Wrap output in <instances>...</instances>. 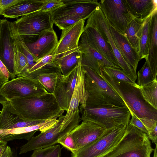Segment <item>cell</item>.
Instances as JSON below:
<instances>
[{"mask_svg": "<svg viewBox=\"0 0 157 157\" xmlns=\"http://www.w3.org/2000/svg\"><path fill=\"white\" fill-rule=\"evenodd\" d=\"M100 73V76L124 101L131 115L133 114L136 117L149 132L157 125V109L144 99L137 83L118 81L107 74L101 67Z\"/></svg>", "mask_w": 157, "mask_h": 157, "instance_id": "1", "label": "cell"}, {"mask_svg": "<svg viewBox=\"0 0 157 157\" xmlns=\"http://www.w3.org/2000/svg\"><path fill=\"white\" fill-rule=\"evenodd\" d=\"M11 112L25 121L58 118L63 111L49 93L8 101Z\"/></svg>", "mask_w": 157, "mask_h": 157, "instance_id": "2", "label": "cell"}, {"mask_svg": "<svg viewBox=\"0 0 157 157\" xmlns=\"http://www.w3.org/2000/svg\"><path fill=\"white\" fill-rule=\"evenodd\" d=\"M82 66L85 72L86 106L110 107L126 106L116 92L100 75L88 67Z\"/></svg>", "mask_w": 157, "mask_h": 157, "instance_id": "3", "label": "cell"}, {"mask_svg": "<svg viewBox=\"0 0 157 157\" xmlns=\"http://www.w3.org/2000/svg\"><path fill=\"white\" fill-rule=\"evenodd\" d=\"M153 149L147 135L128 124L121 140L104 157H150Z\"/></svg>", "mask_w": 157, "mask_h": 157, "instance_id": "4", "label": "cell"}, {"mask_svg": "<svg viewBox=\"0 0 157 157\" xmlns=\"http://www.w3.org/2000/svg\"><path fill=\"white\" fill-rule=\"evenodd\" d=\"M79 107L81 119L96 123L106 129L121 124H128L131 114L126 106L123 107Z\"/></svg>", "mask_w": 157, "mask_h": 157, "instance_id": "5", "label": "cell"}, {"mask_svg": "<svg viewBox=\"0 0 157 157\" xmlns=\"http://www.w3.org/2000/svg\"><path fill=\"white\" fill-rule=\"evenodd\" d=\"M12 25L25 43L32 42L45 31L53 29L51 12L38 10L22 16Z\"/></svg>", "mask_w": 157, "mask_h": 157, "instance_id": "6", "label": "cell"}, {"mask_svg": "<svg viewBox=\"0 0 157 157\" xmlns=\"http://www.w3.org/2000/svg\"><path fill=\"white\" fill-rule=\"evenodd\" d=\"M63 111L58 117V121L52 127L38 135L33 136L28 142L21 146L19 154H25L32 151L54 145L58 141L74 129L79 124L81 117L78 113L72 122L67 127L63 126L62 122L65 115Z\"/></svg>", "mask_w": 157, "mask_h": 157, "instance_id": "7", "label": "cell"}, {"mask_svg": "<svg viewBox=\"0 0 157 157\" xmlns=\"http://www.w3.org/2000/svg\"><path fill=\"white\" fill-rule=\"evenodd\" d=\"M128 125L121 124L109 129L99 138L78 150L71 157H104L120 141Z\"/></svg>", "mask_w": 157, "mask_h": 157, "instance_id": "8", "label": "cell"}, {"mask_svg": "<svg viewBox=\"0 0 157 157\" xmlns=\"http://www.w3.org/2000/svg\"><path fill=\"white\" fill-rule=\"evenodd\" d=\"M86 25L95 28L98 31L104 40L110 46L120 67L135 82L137 78L136 73L130 68L124 60L117 48L110 33L109 24L99 6L88 18Z\"/></svg>", "mask_w": 157, "mask_h": 157, "instance_id": "9", "label": "cell"}, {"mask_svg": "<svg viewBox=\"0 0 157 157\" xmlns=\"http://www.w3.org/2000/svg\"><path fill=\"white\" fill-rule=\"evenodd\" d=\"M48 93L36 81L25 75L17 76L8 81L0 88V95L7 101Z\"/></svg>", "mask_w": 157, "mask_h": 157, "instance_id": "10", "label": "cell"}, {"mask_svg": "<svg viewBox=\"0 0 157 157\" xmlns=\"http://www.w3.org/2000/svg\"><path fill=\"white\" fill-rule=\"evenodd\" d=\"M99 6L109 24L121 34L134 18L127 8L125 0H102Z\"/></svg>", "mask_w": 157, "mask_h": 157, "instance_id": "11", "label": "cell"}, {"mask_svg": "<svg viewBox=\"0 0 157 157\" xmlns=\"http://www.w3.org/2000/svg\"><path fill=\"white\" fill-rule=\"evenodd\" d=\"M64 4L51 12L54 21L67 17L80 20L88 18L99 6L97 0H62Z\"/></svg>", "mask_w": 157, "mask_h": 157, "instance_id": "12", "label": "cell"}, {"mask_svg": "<svg viewBox=\"0 0 157 157\" xmlns=\"http://www.w3.org/2000/svg\"><path fill=\"white\" fill-rule=\"evenodd\" d=\"M16 52L11 22L0 19V59L6 67L11 78L16 76L15 56Z\"/></svg>", "mask_w": 157, "mask_h": 157, "instance_id": "13", "label": "cell"}, {"mask_svg": "<svg viewBox=\"0 0 157 157\" xmlns=\"http://www.w3.org/2000/svg\"><path fill=\"white\" fill-rule=\"evenodd\" d=\"M81 57L79 59L76 83L71 98L69 107L62 122L63 126L67 127L74 120L76 113L79 112V106H86V94L84 78L85 72L81 64Z\"/></svg>", "mask_w": 157, "mask_h": 157, "instance_id": "14", "label": "cell"}, {"mask_svg": "<svg viewBox=\"0 0 157 157\" xmlns=\"http://www.w3.org/2000/svg\"><path fill=\"white\" fill-rule=\"evenodd\" d=\"M77 72V66L67 75H60L53 94L61 109L67 112L75 86Z\"/></svg>", "mask_w": 157, "mask_h": 157, "instance_id": "15", "label": "cell"}, {"mask_svg": "<svg viewBox=\"0 0 157 157\" xmlns=\"http://www.w3.org/2000/svg\"><path fill=\"white\" fill-rule=\"evenodd\" d=\"M62 75L60 67L54 60L29 73H22L17 76H27L42 85L49 93L53 94L57 81Z\"/></svg>", "mask_w": 157, "mask_h": 157, "instance_id": "16", "label": "cell"}, {"mask_svg": "<svg viewBox=\"0 0 157 157\" xmlns=\"http://www.w3.org/2000/svg\"><path fill=\"white\" fill-rule=\"evenodd\" d=\"M56 118L48 119L33 125L10 129H0V141L7 142L16 140H30L39 130L43 132L54 126L58 121Z\"/></svg>", "mask_w": 157, "mask_h": 157, "instance_id": "17", "label": "cell"}, {"mask_svg": "<svg viewBox=\"0 0 157 157\" xmlns=\"http://www.w3.org/2000/svg\"><path fill=\"white\" fill-rule=\"evenodd\" d=\"M78 47L82 54V66L88 67L99 75H100L101 67L110 66L119 69L91 47L83 33L80 36Z\"/></svg>", "mask_w": 157, "mask_h": 157, "instance_id": "18", "label": "cell"}, {"mask_svg": "<svg viewBox=\"0 0 157 157\" xmlns=\"http://www.w3.org/2000/svg\"><path fill=\"white\" fill-rule=\"evenodd\" d=\"M85 22V20H80L69 28L62 30L60 38L52 54L55 59L78 47L80 36L84 31Z\"/></svg>", "mask_w": 157, "mask_h": 157, "instance_id": "19", "label": "cell"}, {"mask_svg": "<svg viewBox=\"0 0 157 157\" xmlns=\"http://www.w3.org/2000/svg\"><path fill=\"white\" fill-rule=\"evenodd\" d=\"M106 129L89 121H82L70 132L75 143L77 150L101 136Z\"/></svg>", "mask_w": 157, "mask_h": 157, "instance_id": "20", "label": "cell"}, {"mask_svg": "<svg viewBox=\"0 0 157 157\" xmlns=\"http://www.w3.org/2000/svg\"><path fill=\"white\" fill-rule=\"evenodd\" d=\"M58 41V37L53 29L45 31L34 41L25 44L38 61L45 56L52 54Z\"/></svg>", "mask_w": 157, "mask_h": 157, "instance_id": "21", "label": "cell"}, {"mask_svg": "<svg viewBox=\"0 0 157 157\" xmlns=\"http://www.w3.org/2000/svg\"><path fill=\"white\" fill-rule=\"evenodd\" d=\"M83 33L88 43L91 47L109 62L122 69L110 46L104 40L96 28L86 25Z\"/></svg>", "mask_w": 157, "mask_h": 157, "instance_id": "22", "label": "cell"}, {"mask_svg": "<svg viewBox=\"0 0 157 157\" xmlns=\"http://www.w3.org/2000/svg\"><path fill=\"white\" fill-rule=\"evenodd\" d=\"M109 25L110 33L117 48L124 60L136 72L138 62L140 60L139 55L124 35Z\"/></svg>", "mask_w": 157, "mask_h": 157, "instance_id": "23", "label": "cell"}, {"mask_svg": "<svg viewBox=\"0 0 157 157\" xmlns=\"http://www.w3.org/2000/svg\"><path fill=\"white\" fill-rule=\"evenodd\" d=\"M148 55L147 60L154 80L157 75V11L151 16L150 21L148 39Z\"/></svg>", "mask_w": 157, "mask_h": 157, "instance_id": "24", "label": "cell"}, {"mask_svg": "<svg viewBox=\"0 0 157 157\" xmlns=\"http://www.w3.org/2000/svg\"><path fill=\"white\" fill-rule=\"evenodd\" d=\"M0 113V129H10L30 126L43 122L46 120L25 121L12 113L8 101L3 104Z\"/></svg>", "mask_w": 157, "mask_h": 157, "instance_id": "25", "label": "cell"}, {"mask_svg": "<svg viewBox=\"0 0 157 157\" xmlns=\"http://www.w3.org/2000/svg\"><path fill=\"white\" fill-rule=\"evenodd\" d=\"M44 0H21L4 11L2 14L4 17L16 18L39 10Z\"/></svg>", "mask_w": 157, "mask_h": 157, "instance_id": "26", "label": "cell"}, {"mask_svg": "<svg viewBox=\"0 0 157 157\" xmlns=\"http://www.w3.org/2000/svg\"><path fill=\"white\" fill-rule=\"evenodd\" d=\"M125 2L132 15L144 20L157 11V2L154 0H125Z\"/></svg>", "mask_w": 157, "mask_h": 157, "instance_id": "27", "label": "cell"}, {"mask_svg": "<svg viewBox=\"0 0 157 157\" xmlns=\"http://www.w3.org/2000/svg\"><path fill=\"white\" fill-rule=\"evenodd\" d=\"M81 56V53L78 47L66 52L54 60L59 65L62 75H66L77 66Z\"/></svg>", "mask_w": 157, "mask_h": 157, "instance_id": "28", "label": "cell"}, {"mask_svg": "<svg viewBox=\"0 0 157 157\" xmlns=\"http://www.w3.org/2000/svg\"><path fill=\"white\" fill-rule=\"evenodd\" d=\"M144 21L134 17L128 24L123 34L139 54L140 40Z\"/></svg>", "mask_w": 157, "mask_h": 157, "instance_id": "29", "label": "cell"}, {"mask_svg": "<svg viewBox=\"0 0 157 157\" xmlns=\"http://www.w3.org/2000/svg\"><path fill=\"white\" fill-rule=\"evenodd\" d=\"M144 99L151 106L157 109V79L140 86Z\"/></svg>", "mask_w": 157, "mask_h": 157, "instance_id": "30", "label": "cell"}, {"mask_svg": "<svg viewBox=\"0 0 157 157\" xmlns=\"http://www.w3.org/2000/svg\"><path fill=\"white\" fill-rule=\"evenodd\" d=\"M11 24L16 49L19 51L23 54L26 57L27 59L28 66L27 68L24 72L25 71L29 70L34 63L37 62V60L31 52L26 46L25 43L13 28L11 22Z\"/></svg>", "mask_w": 157, "mask_h": 157, "instance_id": "31", "label": "cell"}, {"mask_svg": "<svg viewBox=\"0 0 157 157\" xmlns=\"http://www.w3.org/2000/svg\"><path fill=\"white\" fill-rule=\"evenodd\" d=\"M150 16L144 21L142 29V34L140 43V51L139 55L140 60L143 59H147L148 55V39L149 28Z\"/></svg>", "mask_w": 157, "mask_h": 157, "instance_id": "32", "label": "cell"}, {"mask_svg": "<svg viewBox=\"0 0 157 157\" xmlns=\"http://www.w3.org/2000/svg\"><path fill=\"white\" fill-rule=\"evenodd\" d=\"M137 84L141 86L147 84L154 80L147 59L137 73Z\"/></svg>", "mask_w": 157, "mask_h": 157, "instance_id": "33", "label": "cell"}, {"mask_svg": "<svg viewBox=\"0 0 157 157\" xmlns=\"http://www.w3.org/2000/svg\"><path fill=\"white\" fill-rule=\"evenodd\" d=\"M61 148L59 145L34 150L31 157H60Z\"/></svg>", "mask_w": 157, "mask_h": 157, "instance_id": "34", "label": "cell"}, {"mask_svg": "<svg viewBox=\"0 0 157 157\" xmlns=\"http://www.w3.org/2000/svg\"><path fill=\"white\" fill-rule=\"evenodd\" d=\"M104 71L108 75L117 80L122 82L135 83L121 69L110 66L101 67Z\"/></svg>", "mask_w": 157, "mask_h": 157, "instance_id": "35", "label": "cell"}, {"mask_svg": "<svg viewBox=\"0 0 157 157\" xmlns=\"http://www.w3.org/2000/svg\"><path fill=\"white\" fill-rule=\"evenodd\" d=\"M15 63L16 75L25 71L28 66L27 58L17 49L15 56Z\"/></svg>", "mask_w": 157, "mask_h": 157, "instance_id": "36", "label": "cell"}, {"mask_svg": "<svg viewBox=\"0 0 157 157\" xmlns=\"http://www.w3.org/2000/svg\"><path fill=\"white\" fill-rule=\"evenodd\" d=\"M63 147L70 151L71 154H74L77 151L76 146L72 135L70 132L61 138L58 141Z\"/></svg>", "mask_w": 157, "mask_h": 157, "instance_id": "37", "label": "cell"}, {"mask_svg": "<svg viewBox=\"0 0 157 157\" xmlns=\"http://www.w3.org/2000/svg\"><path fill=\"white\" fill-rule=\"evenodd\" d=\"M64 3L62 0H44L39 10L51 12L62 6Z\"/></svg>", "mask_w": 157, "mask_h": 157, "instance_id": "38", "label": "cell"}, {"mask_svg": "<svg viewBox=\"0 0 157 157\" xmlns=\"http://www.w3.org/2000/svg\"><path fill=\"white\" fill-rule=\"evenodd\" d=\"M55 59V56L52 54L47 56L34 63L32 67L28 71L22 73H31L52 62Z\"/></svg>", "mask_w": 157, "mask_h": 157, "instance_id": "39", "label": "cell"}, {"mask_svg": "<svg viewBox=\"0 0 157 157\" xmlns=\"http://www.w3.org/2000/svg\"><path fill=\"white\" fill-rule=\"evenodd\" d=\"M80 21L74 18L67 17L54 21V24L62 30L69 28Z\"/></svg>", "mask_w": 157, "mask_h": 157, "instance_id": "40", "label": "cell"}, {"mask_svg": "<svg viewBox=\"0 0 157 157\" xmlns=\"http://www.w3.org/2000/svg\"><path fill=\"white\" fill-rule=\"evenodd\" d=\"M132 118L128 124L136 127L142 132L148 135L149 132L143 123L134 115H131Z\"/></svg>", "mask_w": 157, "mask_h": 157, "instance_id": "41", "label": "cell"}, {"mask_svg": "<svg viewBox=\"0 0 157 157\" xmlns=\"http://www.w3.org/2000/svg\"><path fill=\"white\" fill-rule=\"evenodd\" d=\"M21 1V0H0V15L6 10Z\"/></svg>", "mask_w": 157, "mask_h": 157, "instance_id": "42", "label": "cell"}, {"mask_svg": "<svg viewBox=\"0 0 157 157\" xmlns=\"http://www.w3.org/2000/svg\"><path fill=\"white\" fill-rule=\"evenodd\" d=\"M148 138L155 144L157 143V125L149 132L147 135Z\"/></svg>", "mask_w": 157, "mask_h": 157, "instance_id": "43", "label": "cell"}, {"mask_svg": "<svg viewBox=\"0 0 157 157\" xmlns=\"http://www.w3.org/2000/svg\"><path fill=\"white\" fill-rule=\"evenodd\" d=\"M0 70L6 78L9 80L10 78V75L6 67L0 59Z\"/></svg>", "mask_w": 157, "mask_h": 157, "instance_id": "44", "label": "cell"}, {"mask_svg": "<svg viewBox=\"0 0 157 157\" xmlns=\"http://www.w3.org/2000/svg\"><path fill=\"white\" fill-rule=\"evenodd\" d=\"M1 157H13V150L9 146H6L5 150Z\"/></svg>", "mask_w": 157, "mask_h": 157, "instance_id": "45", "label": "cell"}, {"mask_svg": "<svg viewBox=\"0 0 157 157\" xmlns=\"http://www.w3.org/2000/svg\"><path fill=\"white\" fill-rule=\"evenodd\" d=\"M8 81L9 80L6 78L0 70V86Z\"/></svg>", "mask_w": 157, "mask_h": 157, "instance_id": "46", "label": "cell"}, {"mask_svg": "<svg viewBox=\"0 0 157 157\" xmlns=\"http://www.w3.org/2000/svg\"><path fill=\"white\" fill-rule=\"evenodd\" d=\"M1 86H0V88ZM7 101V100L2 95H0V104L3 105Z\"/></svg>", "mask_w": 157, "mask_h": 157, "instance_id": "47", "label": "cell"}, {"mask_svg": "<svg viewBox=\"0 0 157 157\" xmlns=\"http://www.w3.org/2000/svg\"><path fill=\"white\" fill-rule=\"evenodd\" d=\"M6 146V145H5L4 146L0 147V157H1L2 156L5 150Z\"/></svg>", "mask_w": 157, "mask_h": 157, "instance_id": "48", "label": "cell"}, {"mask_svg": "<svg viewBox=\"0 0 157 157\" xmlns=\"http://www.w3.org/2000/svg\"><path fill=\"white\" fill-rule=\"evenodd\" d=\"M155 148L153 149L154 153L153 157H157V143H155Z\"/></svg>", "mask_w": 157, "mask_h": 157, "instance_id": "49", "label": "cell"}, {"mask_svg": "<svg viewBox=\"0 0 157 157\" xmlns=\"http://www.w3.org/2000/svg\"><path fill=\"white\" fill-rule=\"evenodd\" d=\"M7 142L0 141V147L7 145Z\"/></svg>", "mask_w": 157, "mask_h": 157, "instance_id": "50", "label": "cell"}]
</instances>
